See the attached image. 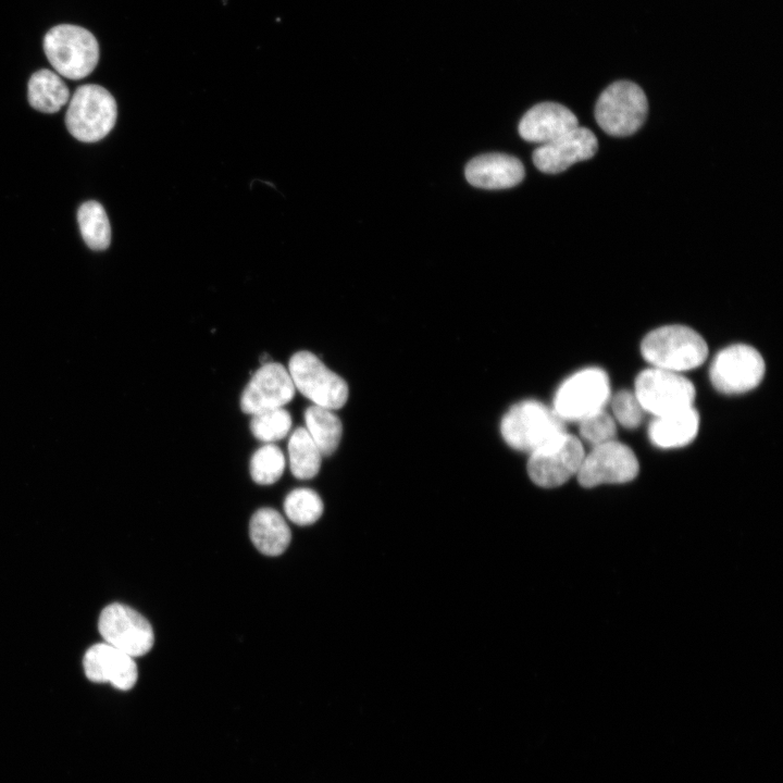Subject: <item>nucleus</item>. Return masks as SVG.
Masks as SVG:
<instances>
[{
    "label": "nucleus",
    "mask_w": 783,
    "mask_h": 783,
    "mask_svg": "<svg viewBox=\"0 0 783 783\" xmlns=\"http://www.w3.org/2000/svg\"><path fill=\"white\" fill-rule=\"evenodd\" d=\"M641 352L654 368L680 373L701 365L708 356V346L688 326L666 325L644 337Z\"/></svg>",
    "instance_id": "f257e3e1"
},
{
    "label": "nucleus",
    "mask_w": 783,
    "mask_h": 783,
    "mask_svg": "<svg viewBox=\"0 0 783 783\" xmlns=\"http://www.w3.org/2000/svg\"><path fill=\"white\" fill-rule=\"evenodd\" d=\"M42 47L55 73L73 80L88 76L99 61L98 41L91 32L82 26H53L46 33Z\"/></svg>",
    "instance_id": "f03ea898"
},
{
    "label": "nucleus",
    "mask_w": 783,
    "mask_h": 783,
    "mask_svg": "<svg viewBox=\"0 0 783 783\" xmlns=\"http://www.w3.org/2000/svg\"><path fill=\"white\" fill-rule=\"evenodd\" d=\"M500 432L510 447L531 453L566 433V427L554 409L526 400L514 405L504 415Z\"/></svg>",
    "instance_id": "7ed1b4c3"
},
{
    "label": "nucleus",
    "mask_w": 783,
    "mask_h": 783,
    "mask_svg": "<svg viewBox=\"0 0 783 783\" xmlns=\"http://www.w3.org/2000/svg\"><path fill=\"white\" fill-rule=\"evenodd\" d=\"M117 105L104 87L96 84L79 86L69 100L65 124L70 134L83 142L104 138L114 127Z\"/></svg>",
    "instance_id": "20e7f679"
},
{
    "label": "nucleus",
    "mask_w": 783,
    "mask_h": 783,
    "mask_svg": "<svg viewBox=\"0 0 783 783\" xmlns=\"http://www.w3.org/2000/svg\"><path fill=\"white\" fill-rule=\"evenodd\" d=\"M648 101L639 86L619 80L608 86L595 105V119L604 132L611 136H629L644 123Z\"/></svg>",
    "instance_id": "39448f33"
},
{
    "label": "nucleus",
    "mask_w": 783,
    "mask_h": 783,
    "mask_svg": "<svg viewBox=\"0 0 783 783\" xmlns=\"http://www.w3.org/2000/svg\"><path fill=\"white\" fill-rule=\"evenodd\" d=\"M288 373L295 389L315 406L330 410L341 408L348 399V385L310 351L294 353L288 362Z\"/></svg>",
    "instance_id": "423d86ee"
},
{
    "label": "nucleus",
    "mask_w": 783,
    "mask_h": 783,
    "mask_svg": "<svg viewBox=\"0 0 783 783\" xmlns=\"http://www.w3.org/2000/svg\"><path fill=\"white\" fill-rule=\"evenodd\" d=\"M609 400L607 373L599 368H586L572 374L559 386L552 409L563 421H581L605 409Z\"/></svg>",
    "instance_id": "0eeeda50"
},
{
    "label": "nucleus",
    "mask_w": 783,
    "mask_h": 783,
    "mask_svg": "<svg viewBox=\"0 0 783 783\" xmlns=\"http://www.w3.org/2000/svg\"><path fill=\"white\" fill-rule=\"evenodd\" d=\"M634 394L645 411L661 417L693 407L696 391L685 376L651 368L637 375Z\"/></svg>",
    "instance_id": "6e6552de"
},
{
    "label": "nucleus",
    "mask_w": 783,
    "mask_h": 783,
    "mask_svg": "<svg viewBox=\"0 0 783 783\" xmlns=\"http://www.w3.org/2000/svg\"><path fill=\"white\" fill-rule=\"evenodd\" d=\"M584 456L581 440L566 432L531 452L529 476L537 486L558 487L576 475Z\"/></svg>",
    "instance_id": "1a4fd4ad"
},
{
    "label": "nucleus",
    "mask_w": 783,
    "mask_h": 783,
    "mask_svg": "<svg viewBox=\"0 0 783 783\" xmlns=\"http://www.w3.org/2000/svg\"><path fill=\"white\" fill-rule=\"evenodd\" d=\"M765 369L763 358L757 349L736 344L717 353L709 369V377L718 391L742 394L760 384Z\"/></svg>",
    "instance_id": "9d476101"
},
{
    "label": "nucleus",
    "mask_w": 783,
    "mask_h": 783,
    "mask_svg": "<svg viewBox=\"0 0 783 783\" xmlns=\"http://www.w3.org/2000/svg\"><path fill=\"white\" fill-rule=\"evenodd\" d=\"M98 630L104 643L133 658L146 655L154 643L149 621L123 604H111L101 611Z\"/></svg>",
    "instance_id": "9b49d317"
},
{
    "label": "nucleus",
    "mask_w": 783,
    "mask_h": 783,
    "mask_svg": "<svg viewBox=\"0 0 783 783\" xmlns=\"http://www.w3.org/2000/svg\"><path fill=\"white\" fill-rule=\"evenodd\" d=\"M639 471L633 450L614 440L594 446L576 473L579 484L591 488L600 484H622L634 480Z\"/></svg>",
    "instance_id": "f8f14e48"
},
{
    "label": "nucleus",
    "mask_w": 783,
    "mask_h": 783,
    "mask_svg": "<svg viewBox=\"0 0 783 783\" xmlns=\"http://www.w3.org/2000/svg\"><path fill=\"white\" fill-rule=\"evenodd\" d=\"M288 370L281 363L262 364L251 376L240 397V409L247 414L284 407L295 396Z\"/></svg>",
    "instance_id": "ddd939ff"
},
{
    "label": "nucleus",
    "mask_w": 783,
    "mask_h": 783,
    "mask_svg": "<svg viewBox=\"0 0 783 783\" xmlns=\"http://www.w3.org/2000/svg\"><path fill=\"white\" fill-rule=\"evenodd\" d=\"M598 149L595 134L577 126L559 138L539 146L533 152L535 166L549 174L560 173L572 164L594 157Z\"/></svg>",
    "instance_id": "4468645a"
},
{
    "label": "nucleus",
    "mask_w": 783,
    "mask_h": 783,
    "mask_svg": "<svg viewBox=\"0 0 783 783\" xmlns=\"http://www.w3.org/2000/svg\"><path fill=\"white\" fill-rule=\"evenodd\" d=\"M83 667L91 682L110 683L122 691L130 689L138 679L134 658L104 642L87 649Z\"/></svg>",
    "instance_id": "2eb2a0df"
},
{
    "label": "nucleus",
    "mask_w": 783,
    "mask_h": 783,
    "mask_svg": "<svg viewBox=\"0 0 783 783\" xmlns=\"http://www.w3.org/2000/svg\"><path fill=\"white\" fill-rule=\"evenodd\" d=\"M577 126V117L567 107L556 102H543L524 114L519 124V134L524 140L542 146Z\"/></svg>",
    "instance_id": "dca6fc26"
},
{
    "label": "nucleus",
    "mask_w": 783,
    "mask_h": 783,
    "mask_svg": "<svg viewBox=\"0 0 783 783\" xmlns=\"http://www.w3.org/2000/svg\"><path fill=\"white\" fill-rule=\"evenodd\" d=\"M464 173L471 185L485 189L511 188L524 178V167L519 159L496 152L475 157Z\"/></svg>",
    "instance_id": "f3484780"
},
{
    "label": "nucleus",
    "mask_w": 783,
    "mask_h": 783,
    "mask_svg": "<svg viewBox=\"0 0 783 783\" xmlns=\"http://www.w3.org/2000/svg\"><path fill=\"white\" fill-rule=\"evenodd\" d=\"M699 415L694 407L656 417L650 423L648 435L660 448H678L688 445L697 435Z\"/></svg>",
    "instance_id": "a211bd4d"
},
{
    "label": "nucleus",
    "mask_w": 783,
    "mask_h": 783,
    "mask_svg": "<svg viewBox=\"0 0 783 783\" xmlns=\"http://www.w3.org/2000/svg\"><path fill=\"white\" fill-rule=\"evenodd\" d=\"M249 533L256 548L266 556L283 554L291 538L285 519L272 508H261L253 513Z\"/></svg>",
    "instance_id": "6ab92c4d"
},
{
    "label": "nucleus",
    "mask_w": 783,
    "mask_h": 783,
    "mask_svg": "<svg viewBox=\"0 0 783 783\" xmlns=\"http://www.w3.org/2000/svg\"><path fill=\"white\" fill-rule=\"evenodd\" d=\"M27 98L35 110L55 113L69 102L70 90L58 73L41 69L28 80Z\"/></svg>",
    "instance_id": "aec40b11"
},
{
    "label": "nucleus",
    "mask_w": 783,
    "mask_h": 783,
    "mask_svg": "<svg viewBox=\"0 0 783 783\" xmlns=\"http://www.w3.org/2000/svg\"><path fill=\"white\" fill-rule=\"evenodd\" d=\"M303 417L304 428L321 455L331 456L335 452L341 438L343 425L333 410L313 405L304 411Z\"/></svg>",
    "instance_id": "412c9836"
},
{
    "label": "nucleus",
    "mask_w": 783,
    "mask_h": 783,
    "mask_svg": "<svg viewBox=\"0 0 783 783\" xmlns=\"http://www.w3.org/2000/svg\"><path fill=\"white\" fill-rule=\"evenodd\" d=\"M287 449L290 472L295 477L308 480L318 474L323 456L304 426L293 432Z\"/></svg>",
    "instance_id": "4be33fe9"
},
{
    "label": "nucleus",
    "mask_w": 783,
    "mask_h": 783,
    "mask_svg": "<svg viewBox=\"0 0 783 783\" xmlns=\"http://www.w3.org/2000/svg\"><path fill=\"white\" fill-rule=\"evenodd\" d=\"M82 237L92 250H104L111 243V226L104 208L97 201L84 202L77 211Z\"/></svg>",
    "instance_id": "5701e85b"
},
{
    "label": "nucleus",
    "mask_w": 783,
    "mask_h": 783,
    "mask_svg": "<svg viewBox=\"0 0 783 783\" xmlns=\"http://www.w3.org/2000/svg\"><path fill=\"white\" fill-rule=\"evenodd\" d=\"M287 518L298 525H309L320 519L323 513V501L311 488L293 489L284 500Z\"/></svg>",
    "instance_id": "b1692460"
},
{
    "label": "nucleus",
    "mask_w": 783,
    "mask_h": 783,
    "mask_svg": "<svg viewBox=\"0 0 783 783\" xmlns=\"http://www.w3.org/2000/svg\"><path fill=\"white\" fill-rule=\"evenodd\" d=\"M290 427L291 417L284 407L266 409L251 414L250 430L252 435L266 444L286 437Z\"/></svg>",
    "instance_id": "393cba45"
},
{
    "label": "nucleus",
    "mask_w": 783,
    "mask_h": 783,
    "mask_svg": "<svg viewBox=\"0 0 783 783\" xmlns=\"http://www.w3.org/2000/svg\"><path fill=\"white\" fill-rule=\"evenodd\" d=\"M285 464V456L281 448L274 444H265L251 457L250 475L257 484L270 485L279 480Z\"/></svg>",
    "instance_id": "a878e982"
},
{
    "label": "nucleus",
    "mask_w": 783,
    "mask_h": 783,
    "mask_svg": "<svg viewBox=\"0 0 783 783\" xmlns=\"http://www.w3.org/2000/svg\"><path fill=\"white\" fill-rule=\"evenodd\" d=\"M580 423L581 437L593 447L616 439V422L605 409L587 415Z\"/></svg>",
    "instance_id": "bb28decb"
},
{
    "label": "nucleus",
    "mask_w": 783,
    "mask_h": 783,
    "mask_svg": "<svg viewBox=\"0 0 783 783\" xmlns=\"http://www.w3.org/2000/svg\"><path fill=\"white\" fill-rule=\"evenodd\" d=\"M610 400L613 415L622 426L635 428L641 424L644 409L634 393L620 390Z\"/></svg>",
    "instance_id": "cd10ccee"
}]
</instances>
